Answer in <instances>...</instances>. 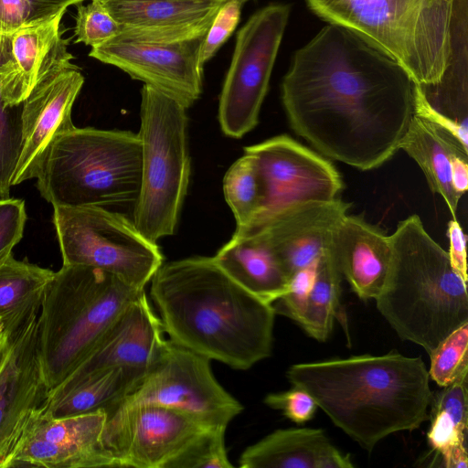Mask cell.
<instances>
[{
  "label": "cell",
  "instance_id": "6da1fadb",
  "mask_svg": "<svg viewBox=\"0 0 468 468\" xmlns=\"http://www.w3.org/2000/svg\"><path fill=\"white\" fill-rule=\"evenodd\" d=\"M415 86L386 52L328 23L293 54L281 94L295 133L324 156L368 171L399 150Z\"/></svg>",
  "mask_w": 468,
  "mask_h": 468
},
{
  "label": "cell",
  "instance_id": "7a4b0ae2",
  "mask_svg": "<svg viewBox=\"0 0 468 468\" xmlns=\"http://www.w3.org/2000/svg\"><path fill=\"white\" fill-rule=\"evenodd\" d=\"M150 293L172 342L239 370L271 355L272 304L233 281L213 257L162 264Z\"/></svg>",
  "mask_w": 468,
  "mask_h": 468
},
{
  "label": "cell",
  "instance_id": "3957f363",
  "mask_svg": "<svg viewBox=\"0 0 468 468\" xmlns=\"http://www.w3.org/2000/svg\"><path fill=\"white\" fill-rule=\"evenodd\" d=\"M286 378L369 452L388 435L416 430L429 419L433 392L420 356L393 350L300 363L287 369Z\"/></svg>",
  "mask_w": 468,
  "mask_h": 468
},
{
  "label": "cell",
  "instance_id": "277c9868",
  "mask_svg": "<svg viewBox=\"0 0 468 468\" xmlns=\"http://www.w3.org/2000/svg\"><path fill=\"white\" fill-rule=\"evenodd\" d=\"M386 52L422 90L467 75V0H306Z\"/></svg>",
  "mask_w": 468,
  "mask_h": 468
},
{
  "label": "cell",
  "instance_id": "5b68a950",
  "mask_svg": "<svg viewBox=\"0 0 468 468\" xmlns=\"http://www.w3.org/2000/svg\"><path fill=\"white\" fill-rule=\"evenodd\" d=\"M392 262L377 308L400 339L430 355L468 323L467 282L452 269L448 251L426 231L418 215L389 235Z\"/></svg>",
  "mask_w": 468,
  "mask_h": 468
},
{
  "label": "cell",
  "instance_id": "8992f818",
  "mask_svg": "<svg viewBox=\"0 0 468 468\" xmlns=\"http://www.w3.org/2000/svg\"><path fill=\"white\" fill-rule=\"evenodd\" d=\"M144 289L104 270L62 265L38 313V349L49 391L84 361L118 314Z\"/></svg>",
  "mask_w": 468,
  "mask_h": 468
},
{
  "label": "cell",
  "instance_id": "52a82bcc",
  "mask_svg": "<svg viewBox=\"0 0 468 468\" xmlns=\"http://www.w3.org/2000/svg\"><path fill=\"white\" fill-rule=\"evenodd\" d=\"M36 178L41 197L53 207L134 204L142 178L140 137L75 126L51 143Z\"/></svg>",
  "mask_w": 468,
  "mask_h": 468
},
{
  "label": "cell",
  "instance_id": "ba28073f",
  "mask_svg": "<svg viewBox=\"0 0 468 468\" xmlns=\"http://www.w3.org/2000/svg\"><path fill=\"white\" fill-rule=\"evenodd\" d=\"M186 108L144 85L138 135L142 143V178L133 223L156 243L173 235L191 173L187 150Z\"/></svg>",
  "mask_w": 468,
  "mask_h": 468
},
{
  "label": "cell",
  "instance_id": "9c48e42d",
  "mask_svg": "<svg viewBox=\"0 0 468 468\" xmlns=\"http://www.w3.org/2000/svg\"><path fill=\"white\" fill-rule=\"evenodd\" d=\"M53 208L62 265L99 268L144 289L163 264L157 244L123 215L94 206Z\"/></svg>",
  "mask_w": 468,
  "mask_h": 468
},
{
  "label": "cell",
  "instance_id": "30bf717a",
  "mask_svg": "<svg viewBox=\"0 0 468 468\" xmlns=\"http://www.w3.org/2000/svg\"><path fill=\"white\" fill-rule=\"evenodd\" d=\"M291 6L273 3L255 12L239 30L219 96L222 132L241 138L259 122Z\"/></svg>",
  "mask_w": 468,
  "mask_h": 468
},
{
  "label": "cell",
  "instance_id": "8fae6325",
  "mask_svg": "<svg viewBox=\"0 0 468 468\" xmlns=\"http://www.w3.org/2000/svg\"><path fill=\"white\" fill-rule=\"evenodd\" d=\"M140 404L174 409L207 426L226 428L243 410L216 379L210 359L170 339H165L158 359L115 409Z\"/></svg>",
  "mask_w": 468,
  "mask_h": 468
},
{
  "label": "cell",
  "instance_id": "7c38bea8",
  "mask_svg": "<svg viewBox=\"0 0 468 468\" xmlns=\"http://www.w3.org/2000/svg\"><path fill=\"white\" fill-rule=\"evenodd\" d=\"M244 150L255 158L263 187L261 210L248 226L297 203L335 200L344 187L340 174L327 158L288 135Z\"/></svg>",
  "mask_w": 468,
  "mask_h": 468
},
{
  "label": "cell",
  "instance_id": "4fadbf2b",
  "mask_svg": "<svg viewBox=\"0 0 468 468\" xmlns=\"http://www.w3.org/2000/svg\"><path fill=\"white\" fill-rule=\"evenodd\" d=\"M207 426L182 411L149 404L107 414L102 440L117 467L166 468Z\"/></svg>",
  "mask_w": 468,
  "mask_h": 468
},
{
  "label": "cell",
  "instance_id": "5bb4252c",
  "mask_svg": "<svg viewBox=\"0 0 468 468\" xmlns=\"http://www.w3.org/2000/svg\"><path fill=\"white\" fill-rule=\"evenodd\" d=\"M44 409L30 420L6 468L117 467L102 440L104 410L53 418Z\"/></svg>",
  "mask_w": 468,
  "mask_h": 468
},
{
  "label": "cell",
  "instance_id": "9a60e30c",
  "mask_svg": "<svg viewBox=\"0 0 468 468\" xmlns=\"http://www.w3.org/2000/svg\"><path fill=\"white\" fill-rule=\"evenodd\" d=\"M205 36L176 43H142L112 39L91 48L89 56L114 66L184 107L202 92L200 50Z\"/></svg>",
  "mask_w": 468,
  "mask_h": 468
},
{
  "label": "cell",
  "instance_id": "2e32d148",
  "mask_svg": "<svg viewBox=\"0 0 468 468\" xmlns=\"http://www.w3.org/2000/svg\"><path fill=\"white\" fill-rule=\"evenodd\" d=\"M38 313L10 331L0 370V468H6L30 420L48 398L38 349Z\"/></svg>",
  "mask_w": 468,
  "mask_h": 468
},
{
  "label": "cell",
  "instance_id": "e0dca14e",
  "mask_svg": "<svg viewBox=\"0 0 468 468\" xmlns=\"http://www.w3.org/2000/svg\"><path fill=\"white\" fill-rule=\"evenodd\" d=\"M351 204L340 197L284 207L239 232L257 234L275 253L290 278L317 261Z\"/></svg>",
  "mask_w": 468,
  "mask_h": 468
},
{
  "label": "cell",
  "instance_id": "ac0fdd59",
  "mask_svg": "<svg viewBox=\"0 0 468 468\" xmlns=\"http://www.w3.org/2000/svg\"><path fill=\"white\" fill-rule=\"evenodd\" d=\"M83 84L73 64L48 76L23 101L22 148L12 186L36 178L51 143L75 127L71 111Z\"/></svg>",
  "mask_w": 468,
  "mask_h": 468
},
{
  "label": "cell",
  "instance_id": "d6986e66",
  "mask_svg": "<svg viewBox=\"0 0 468 468\" xmlns=\"http://www.w3.org/2000/svg\"><path fill=\"white\" fill-rule=\"evenodd\" d=\"M164 333L161 320L151 308L144 291L118 314L84 361L54 389L69 387L90 375L114 367L146 373L162 352L165 342Z\"/></svg>",
  "mask_w": 468,
  "mask_h": 468
},
{
  "label": "cell",
  "instance_id": "ffe728a7",
  "mask_svg": "<svg viewBox=\"0 0 468 468\" xmlns=\"http://www.w3.org/2000/svg\"><path fill=\"white\" fill-rule=\"evenodd\" d=\"M225 1L101 2L120 25V33L115 39L142 43H176L206 36L217 12Z\"/></svg>",
  "mask_w": 468,
  "mask_h": 468
},
{
  "label": "cell",
  "instance_id": "44dd1931",
  "mask_svg": "<svg viewBox=\"0 0 468 468\" xmlns=\"http://www.w3.org/2000/svg\"><path fill=\"white\" fill-rule=\"evenodd\" d=\"M64 14L27 24L11 35L10 54L0 65V94L6 107L23 103L40 81L73 65L69 39L61 30Z\"/></svg>",
  "mask_w": 468,
  "mask_h": 468
},
{
  "label": "cell",
  "instance_id": "7402d4cb",
  "mask_svg": "<svg viewBox=\"0 0 468 468\" xmlns=\"http://www.w3.org/2000/svg\"><path fill=\"white\" fill-rule=\"evenodd\" d=\"M331 249L352 291L364 301L375 300L391 267L390 237L364 218L346 215L334 231Z\"/></svg>",
  "mask_w": 468,
  "mask_h": 468
},
{
  "label": "cell",
  "instance_id": "603a6c76",
  "mask_svg": "<svg viewBox=\"0 0 468 468\" xmlns=\"http://www.w3.org/2000/svg\"><path fill=\"white\" fill-rule=\"evenodd\" d=\"M241 468H353L349 454L339 451L322 429H280L249 446Z\"/></svg>",
  "mask_w": 468,
  "mask_h": 468
},
{
  "label": "cell",
  "instance_id": "cb8c5ba5",
  "mask_svg": "<svg viewBox=\"0 0 468 468\" xmlns=\"http://www.w3.org/2000/svg\"><path fill=\"white\" fill-rule=\"evenodd\" d=\"M237 283L272 304L286 292L291 278L271 249L257 234L235 231L213 257Z\"/></svg>",
  "mask_w": 468,
  "mask_h": 468
},
{
  "label": "cell",
  "instance_id": "d4e9b609",
  "mask_svg": "<svg viewBox=\"0 0 468 468\" xmlns=\"http://www.w3.org/2000/svg\"><path fill=\"white\" fill-rule=\"evenodd\" d=\"M399 149L419 165L431 191L441 196L456 218L462 197L452 184V161L459 154H468V150L448 131L415 113Z\"/></svg>",
  "mask_w": 468,
  "mask_h": 468
},
{
  "label": "cell",
  "instance_id": "484cf974",
  "mask_svg": "<svg viewBox=\"0 0 468 468\" xmlns=\"http://www.w3.org/2000/svg\"><path fill=\"white\" fill-rule=\"evenodd\" d=\"M144 375L140 370L126 367L97 372L69 387L49 391L44 410L53 418L98 410H104L107 414L133 391Z\"/></svg>",
  "mask_w": 468,
  "mask_h": 468
},
{
  "label": "cell",
  "instance_id": "4316f807",
  "mask_svg": "<svg viewBox=\"0 0 468 468\" xmlns=\"http://www.w3.org/2000/svg\"><path fill=\"white\" fill-rule=\"evenodd\" d=\"M468 374L433 393L431 402L430 429L427 433L431 449L441 457L446 468H466L468 456Z\"/></svg>",
  "mask_w": 468,
  "mask_h": 468
},
{
  "label": "cell",
  "instance_id": "83f0119b",
  "mask_svg": "<svg viewBox=\"0 0 468 468\" xmlns=\"http://www.w3.org/2000/svg\"><path fill=\"white\" fill-rule=\"evenodd\" d=\"M53 273L13 254L0 264V325L10 331L39 311Z\"/></svg>",
  "mask_w": 468,
  "mask_h": 468
},
{
  "label": "cell",
  "instance_id": "f1b7e54d",
  "mask_svg": "<svg viewBox=\"0 0 468 468\" xmlns=\"http://www.w3.org/2000/svg\"><path fill=\"white\" fill-rule=\"evenodd\" d=\"M342 274L334 257L331 242L323 250L307 308L300 324L311 337L324 342L330 335L336 318L345 328L347 321L340 303Z\"/></svg>",
  "mask_w": 468,
  "mask_h": 468
},
{
  "label": "cell",
  "instance_id": "f546056e",
  "mask_svg": "<svg viewBox=\"0 0 468 468\" xmlns=\"http://www.w3.org/2000/svg\"><path fill=\"white\" fill-rule=\"evenodd\" d=\"M223 192L237 228L250 225L258 217L263 203V187L251 154L245 153L229 168L223 179Z\"/></svg>",
  "mask_w": 468,
  "mask_h": 468
},
{
  "label": "cell",
  "instance_id": "4dcf8cb0",
  "mask_svg": "<svg viewBox=\"0 0 468 468\" xmlns=\"http://www.w3.org/2000/svg\"><path fill=\"white\" fill-rule=\"evenodd\" d=\"M11 35H0V65L10 54ZM23 103L6 107L0 94V199L9 197L22 148Z\"/></svg>",
  "mask_w": 468,
  "mask_h": 468
},
{
  "label": "cell",
  "instance_id": "1f68e13d",
  "mask_svg": "<svg viewBox=\"0 0 468 468\" xmlns=\"http://www.w3.org/2000/svg\"><path fill=\"white\" fill-rule=\"evenodd\" d=\"M429 356L430 379L441 388L468 374V323L452 332Z\"/></svg>",
  "mask_w": 468,
  "mask_h": 468
},
{
  "label": "cell",
  "instance_id": "d6a6232c",
  "mask_svg": "<svg viewBox=\"0 0 468 468\" xmlns=\"http://www.w3.org/2000/svg\"><path fill=\"white\" fill-rule=\"evenodd\" d=\"M226 427L206 430L186 445L166 468H232L225 446Z\"/></svg>",
  "mask_w": 468,
  "mask_h": 468
},
{
  "label": "cell",
  "instance_id": "836d02e7",
  "mask_svg": "<svg viewBox=\"0 0 468 468\" xmlns=\"http://www.w3.org/2000/svg\"><path fill=\"white\" fill-rule=\"evenodd\" d=\"M120 25L99 0H90L87 5H78L75 16V43H83L91 48L104 44L116 37Z\"/></svg>",
  "mask_w": 468,
  "mask_h": 468
},
{
  "label": "cell",
  "instance_id": "e575fe53",
  "mask_svg": "<svg viewBox=\"0 0 468 468\" xmlns=\"http://www.w3.org/2000/svg\"><path fill=\"white\" fill-rule=\"evenodd\" d=\"M318 261L292 276L286 292L272 303L275 314L284 315L301 324L314 283Z\"/></svg>",
  "mask_w": 468,
  "mask_h": 468
},
{
  "label": "cell",
  "instance_id": "d590c367",
  "mask_svg": "<svg viewBox=\"0 0 468 468\" xmlns=\"http://www.w3.org/2000/svg\"><path fill=\"white\" fill-rule=\"evenodd\" d=\"M241 0H226L217 12L200 50V64L210 60L236 29L243 5Z\"/></svg>",
  "mask_w": 468,
  "mask_h": 468
},
{
  "label": "cell",
  "instance_id": "8d00e7d4",
  "mask_svg": "<svg viewBox=\"0 0 468 468\" xmlns=\"http://www.w3.org/2000/svg\"><path fill=\"white\" fill-rule=\"evenodd\" d=\"M27 212L25 201L19 198L0 199V264L22 239Z\"/></svg>",
  "mask_w": 468,
  "mask_h": 468
},
{
  "label": "cell",
  "instance_id": "74e56055",
  "mask_svg": "<svg viewBox=\"0 0 468 468\" xmlns=\"http://www.w3.org/2000/svg\"><path fill=\"white\" fill-rule=\"evenodd\" d=\"M264 403L298 424L312 420L318 408L310 394L295 386L286 391L268 394Z\"/></svg>",
  "mask_w": 468,
  "mask_h": 468
},
{
  "label": "cell",
  "instance_id": "f35d334b",
  "mask_svg": "<svg viewBox=\"0 0 468 468\" xmlns=\"http://www.w3.org/2000/svg\"><path fill=\"white\" fill-rule=\"evenodd\" d=\"M450 248L448 251L454 271L467 282L466 236L456 218L449 221L447 227Z\"/></svg>",
  "mask_w": 468,
  "mask_h": 468
},
{
  "label": "cell",
  "instance_id": "ab89813d",
  "mask_svg": "<svg viewBox=\"0 0 468 468\" xmlns=\"http://www.w3.org/2000/svg\"><path fill=\"white\" fill-rule=\"evenodd\" d=\"M27 0H0V35H12L28 23Z\"/></svg>",
  "mask_w": 468,
  "mask_h": 468
},
{
  "label": "cell",
  "instance_id": "60d3db41",
  "mask_svg": "<svg viewBox=\"0 0 468 468\" xmlns=\"http://www.w3.org/2000/svg\"><path fill=\"white\" fill-rule=\"evenodd\" d=\"M29 4L28 23H37L50 19L61 12H66L71 5H79L85 0H27Z\"/></svg>",
  "mask_w": 468,
  "mask_h": 468
},
{
  "label": "cell",
  "instance_id": "b9f144b4",
  "mask_svg": "<svg viewBox=\"0 0 468 468\" xmlns=\"http://www.w3.org/2000/svg\"><path fill=\"white\" fill-rule=\"evenodd\" d=\"M452 184L461 197L468 187V154L457 155L452 161Z\"/></svg>",
  "mask_w": 468,
  "mask_h": 468
},
{
  "label": "cell",
  "instance_id": "7bdbcfd3",
  "mask_svg": "<svg viewBox=\"0 0 468 468\" xmlns=\"http://www.w3.org/2000/svg\"><path fill=\"white\" fill-rule=\"evenodd\" d=\"M11 331V330H10ZM9 330H6L5 326L0 325V370L3 367V364L5 360L9 350Z\"/></svg>",
  "mask_w": 468,
  "mask_h": 468
},
{
  "label": "cell",
  "instance_id": "ee69618b",
  "mask_svg": "<svg viewBox=\"0 0 468 468\" xmlns=\"http://www.w3.org/2000/svg\"><path fill=\"white\" fill-rule=\"evenodd\" d=\"M244 4L248 1H250V0H241Z\"/></svg>",
  "mask_w": 468,
  "mask_h": 468
},
{
  "label": "cell",
  "instance_id": "f6af8a7d",
  "mask_svg": "<svg viewBox=\"0 0 468 468\" xmlns=\"http://www.w3.org/2000/svg\"><path fill=\"white\" fill-rule=\"evenodd\" d=\"M99 1H107V0H99Z\"/></svg>",
  "mask_w": 468,
  "mask_h": 468
}]
</instances>
